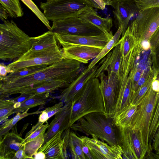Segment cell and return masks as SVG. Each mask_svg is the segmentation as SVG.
<instances>
[{
  "mask_svg": "<svg viewBox=\"0 0 159 159\" xmlns=\"http://www.w3.org/2000/svg\"><path fill=\"white\" fill-rule=\"evenodd\" d=\"M15 102L11 99L0 98V122L3 123L9 116L15 113Z\"/></svg>",
  "mask_w": 159,
  "mask_h": 159,
  "instance_id": "obj_32",
  "label": "cell"
},
{
  "mask_svg": "<svg viewBox=\"0 0 159 159\" xmlns=\"http://www.w3.org/2000/svg\"><path fill=\"white\" fill-rule=\"evenodd\" d=\"M27 110L22 112H17L13 118L7 120L0 126V138L7 133L16 124V123L22 119L30 115L40 113L42 111L39 110L34 112H28Z\"/></svg>",
  "mask_w": 159,
  "mask_h": 159,
  "instance_id": "obj_27",
  "label": "cell"
},
{
  "mask_svg": "<svg viewBox=\"0 0 159 159\" xmlns=\"http://www.w3.org/2000/svg\"><path fill=\"white\" fill-rule=\"evenodd\" d=\"M29 159L26 154L24 148H20L18 150L15 154L13 159Z\"/></svg>",
  "mask_w": 159,
  "mask_h": 159,
  "instance_id": "obj_43",
  "label": "cell"
},
{
  "mask_svg": "<svg viewBox=\"0 0 159 159\" xmlns=\"http://www.w3.org/2000/svg\"><path fill=\"white\" fill-rule=\"evenodd\" d=\"M9 14L7 10L2 5H0V18L3 21L7 20Z\"/></svg>",
  "mask_w": 159,
  "mask_h": 159,
  "instance_id": "obj_44",
  "label": "cell"
},
{
  "mask_svg": "<svg viewBox=\"0 0 159 159\" xmlns=\"http://www.w3.org/2000/svg\"><path fill=\"white\" fill-rule=\"evenodd\" d=\"M82 149L86 159H93L90 152L89 148L83 142Z\"/></svg>",
  "mask_w": 159,
  "mask_h": 159,
  "instance_id": "obj_45",
  "label": "cell"
},
{
  "mask_svg": "<svg viewBox=\"0 0 159 159\" xmlns=\"http://www.w3.org/2000/svg\"><path fill=\"white\" fill-rule=\"evenodd\" d=\"M47 1L48 2H51V1H57L59 0H45Z\"/></svg>",
  "mask_w": 159,
  "mask_h": 159,
  "instance_id": "obj_51",
  "label": "cell"
},
{
  "mask_svg": "<svg viewBox=\"0 0 159 159\" xmlns=\"http://www.w3.org/2000/svg\"><path fill=\"white\" fill-rule=\"evenodd\" d=\"M159 27V7L140 10L137 17L128 26L137 41H148Z\"/></svg>",
  "mask_w": 159,
  "mask_h": 159,
  "instance_id": "obj_8",
  "label": "cell"
},
{
  "mask_svg": "<svg viewBox=\"0 0 159 159\" xmlns=\"http://www.w3.org/2000/svg\"><path fill=\"white\" fill-rule=\"evenodd\" d=\"M64 58L62 49L57 45L40 51L29 50L7 66L13 72L34 66L44 65L49 66Z\"/></svg>",
  "mask_w": 159,
  "mask_h": 159,
  "instance_id": "obj_6",
  "label": "cell"
},
{
  "mask_svg": "<svg viewBox=\"0 0 159 159\" xmlns=\"http://www.w3.org/2000/svg\"><path fill=\"white\" fill-rule=\"evenodd\" d=\"M33 95L29 94L22 93L16 97L11 98L15 102L22 103Z\"/></svg>",
  "mask_w": 159,
  "mask_h": 159,
  "instance_id": "obj_42",
  "label": "cell"
},
{
  "mask_svg": "<svg viewBox=\"0 0 159 159\" xmlns=\"http://www.w3.org/2000/svg\"><path fill=\"white\" fill-rule=\"evenodd\" d=\"M49 30L51 27L49 20L32 0H21Z\"/></svg>",
  "mask_w": 159,
  "mask_h": 159,
  "instance_id": "obj_35",
  "label": "cell"
},
{
  "mask_svg": "<svg viewBox=\"0 0 159 159\" xmlns=\"http://www.w3.org/2000/svg\"><path fill=\"white\" fill-rule=\"evenodd\" d=\"M31 40L32 47L30 51H40L58 45L55 33L50 30L40 35L31 37Z\"/></svg>",
  "mask_w": 159,
  "mask_h": 159,
  "instance_id": "obj_23",
  "label": "cell"
},
{
  "mask_svg": "<svg viewBox=\"0 0 159 159\" xmlns=\"http://www.w3.org/2000/svg\"><path fill=\"white\" fill-rule=\"evenodd\" d=\"M0 3L7 10L11 18H16L23 16L19 0H0Z\"/></svg>",
  "mask_w": 159,
  "mask_h": 159,
  "instance_id": "obj_30",
  "label": "cell"
},
{
  "mask_svg": "<svg viewBox=\"0 0 159 159\" xmlns=\"http://www.w3.org/2000/svg\"><path fill=\"white\" fill-rule=\"evenodd\" d=\"M31 37L20 29L12 20L0 24V59L15 60L31 48Z\"/></svg>",
  "mask_w": 159,
  "mask_h": 159,
  "instance_id": "obj_2",
  "label": "cell"
},
{
  "mask_svg": "<svg viewBox=\"0 0 159 159\" xmlns=\"http://www.w3.org/2000/svg\"><path fill=\"white\" fill-rule=\"evenodd\" d=\"M72 102L65 103L62 108L55 115L45 133L44 143L55 134L70 128L69 122Z\"/></svg>",
  "mask_w": 159,
  "mask_h": 159,
  "instance_id": "obj_17",
  "label": "cell"
},
{
  "mask_svg": "<svg viewBox=\"0 0 159 159\" xmlns=\"http://www.w3.org/2000/svg\"><path fill=\"white\" fill-rule=\"evenodd\" d=\"M48 66L45 65L34 66L19 71H14L8 74L5 77L0 78V81H9L13 80L39 71Z\"/></svg>",
  "mask_w": 159,
  "mask_h": 159,
  "instance_id": "obj_33",
  "label": "cell"
},
{
  "mask_svg": "<svg viewBox=\"0 0 159 159\" xmlns=\"http://www.w3.org/2000/svg\"><path fill=\"white\" fill-rule=\"evenodd\" d=\"M55 34L57 41L63 47L78 45L92 46L102 49L112 38L104 33L97 35Z\"/></svg>",
  "mask_w": 159,
  "mask_h": 159,
  "instance_id": "obj_13",
  "label": "cell"
},
{
  "mask_svg": "<svg viewBox=\"0 0 159 159\" xmlns=\"http://www.w3.org/2000/svg\"><path fill=\"white\" fill-rule=\"evenodd\" d=\"M81 63L72 59L64 58L43 69L13 80L1 81L0 98L31 90L52 82L61 81L71 84L83 70Z\"/></svg>",
  "mask_w": 159,
  "mask_h": 159,
  "instance_id": "obj_1",
  "label": "cell"
},
{
  "mask_svg": "<svg viewBox=\"0 0 159 159\" xmlns=\"http://www.w3.org/2000/svg\"><path fill=\"white\" fill-rule=\"evenodd\" d=\"M102 49L92 46L77 45L63 47L62 50L65 58L87 64L90 60L96 58Z\"/></svg>",
  "mask_w": 159,
  "mask_h": 159,
  "instance_id": "obj_18",
  "label": "cell"
},
{
  "mask_svg": "<svg viewBox=\"0 0 159 159\" xmlns=\"http://www.w3.org/2000/svg\"><path fill=\"white\" fill-rule=\"evenodd\" d=\"M45 133V132L42 133L38 136L24 144L25 152L29 159H34V155L44 144Z\"/></svg>",
  "mask_w": 159,
  "mask_h": 159,
  "instance_id": "obj_29",
  "label": "cell"
},
{
  "mask_svg": "<svg viewBox=\"0 0 159 159\" xmlns=\"http://www.w3.org/2000/svg\"><path fill=\"white\" fill-rule=\"evenodd\" d=\"M150 43L152 51H155L159 47V27L152 37Z\"/></svg>",
  "mask_w": 159,
  "mask_h": 159,
  "instance_id": "obj_39",
  "label": "cell"
},
{
  "mask_svg": "<svg viewBox=\"0 0 159 159\" xmlns=\"http://www.w3.org/2000/svg\"><path fill=\"white\" fill-rule=\"evenodd\" d=\"M12 72L7 66L3 64H0V78L6 76L8 74Z\"/></svg>",
  "mask_w": 159,
  "mask_h": 159,
  "instance_id": "obj_41",
  "label": "cell"
},
{
  "mask_svg": "<svg viewBox=\"0 0 159 159\" xmlns=\"http://www.w3.org/2000/svg\"><path fill=\"white\" fill-rule=\"evenodd\" d=\"M99 66L95 65L91 68L86 67L76 79L62 91L60 100L66 103L71 102L75 96L90 79L95 77L96 71Z\"/></svg>",
  "mask_w": 159,
  "mask_h": 159,
  "instance_id": "obj_15",
  "label": "cell"
},
{
  "mask_svg": "<svg viewBox=\"0 0 159 159\" xmlns=\"http://www.w3.org/2000/svg\"><path fill=\"white\" fill-rule=\"evenodd\" d=\"M129 5L117 2L111 4L114 8L113 14L114 24L117 29L121 26L123 27L122 36L127 29L129 21L132 15Z\"/></svg>",
  "mask_w": 159,
  "mask_h": 159,
  "instance_id": "obj_21",
  "label": "cell"
},
{
  "mask_svg": "<svg viewBox=\"0 0 159 159\" xmlns=\"http://www.w3.org/2000/svg\"><path fill=\"white\" fill-rule=\"evenodd\" d=\"M80 136L88 147L93 159H122L123 152L119 145L111 146L94 136Z\"/></svg>",
  "mask_w": 159,
  "mask_h": 159,
  "instance_id": "obj_12",
  "label": "cell"
},
{
  "mask_svg": "<svg viewBox=\"0 0 159 159\" xmlns=\"http://www.w3.org/2000/svg\"><path fill=\"white\" fill-rule=\"evenodd\" d=\"M50 30L55 33L77 35H97L103 33L96 26L78 16L52 21Z\"/></svg>",
  "mask_w": 159,
  "mask_h": 159,
  "instance_id": "obj_10",
  "label": "cell"
},
{
  "mask_svg": "<svg viewBox=\"0 0 159 159\" xmlns=\"http://www.w3.org/2000/svg\"><path fill=\"white\" fill-rule=\"evenodd\" d=\"M159 125V94L154 115L149 129V145L151 147L152 142Z\"/></svg>",
  "mask_w": 159,
  "mask_h": 159,
  "instance_id": "obj_36",
  "label": "cell"
},
{
  "mask_svg": "<svg viewBox=\"0 0 159 159\" xmlns=\"http://www.w3.org/2000/svg\"><path fill=\"white\" fill-rule=\"evenodd\" d=\"M116 128L118 144L122 151L123 158H144L148 149L143 144L139 132L129 125Z\"/></svg>",
  "mask_w": 159,
  "mask_h": 159,
  "instance_id": "obj_7",
  "label": "cell"
},
{
  "mask_svg": "<svg viewBox=\"0 0 159 159\" xmlns=\"http://www.w3.org/2000/svg\"><path fill=\"white\" fill-rule=\"evenodd\" d=\"M123 31V27L121 26L113 35L112 37L102 48L99 55L89 63L88 66V68H91L94 66L100 60L107 55L111 49L120 43V38Z\"/></svg>",
  "mask_w": 159,
  "mask_h": 159,
  "instance_id": "obj_26",
  "label": "cell"
},
{
  "mask_svg": "<svg viewBox=\"0 0 159 159\" xmlns=\"http://www.w3.org/2000/svg\"><path fill=\"white\" fill-rule=\"evenodd\" d=\"M78 16L96 26L108 36L111 37L113 36L111 31L113 26L112 18L101 17L94 8L87 6Z\"/></svg>",
  "mask_w": 159,
  "mask_h": 159,
  "instance_id": "obj_20",
  "label": "cell"
},
{
  "mask_svg": "<svg viewBox=\"0 0 159 159\" xmlns=\"http://www.w3.org/2000/svg\"><path fill=\"white\" fill-rule=\"evenodd\" d=\"M152 147L156 152V154L159 155V125L152 140Z\"/></svg>",
  "mask_w": 159,
  "mask_h": 159,
  "instance_id": "obj_40",
  "label": "cell"
},
{
  "mask_svg": "<svg viewBox=\"0 0 159 159\" xmlns=\"http://www.w3.org/2000/svg\"><path fill=\"white\" fill-rule=\"evenodd\" d=\"M87 6L81 0H59L40 3L44 14L52 21L78 16Z\"/></svg>",
  "mask_w": 159,
  "mask_h": 159,
  "instance_id": "obj_9",
  "label": "cell"
},
{
  "mask_svg": "<svg viewBox=\"0 0 159 159\" xmlns=\"http://www.w3.org/2000/svg\"><path fill=\"white\" fill-rule=\"evenodd\" d=\"M159 94V93L153 91L151 86L138 106L136 112L128 125L139 132L143 144L148 151L149 149V129Z\"/></svg>",
  "mask_w": 159,
  "mask_h": 159,
  "instance_id": "obj_5",
  "label": "cell"
},
{
  "mask_svg": "<svg viewBox=\"0 0 159 159\" xmlns=\"http://www.w3.org/2000/svg\"><path fill=\"white\" fill-rule=\"evenodd\" d=\"M104 72L98 77L104 105V113L108 116L112 118L117 101L118 89L119 75L112 71Z\"/></svg>",
  "mask_w": 159,
  "mask_h": 159,
  "instance_id": "obj_11",
  "label": "cell"
},
{
  "mask_svg": "<svg viewBox=\"0 0 159 159\" xmlns=\"http://www.w3.org/2000/svg\"><path fill=\"white\" fill-rule=\"evenodd\" d=\"M93 0L99 6L101 10H104V9L106 5L102 0Z\"/></svg>",
  "mask_w": 159,
  "mask_h": 159,
  "instance_id": "obj_49",
  "label": "cell"
},
{
  "mask_svg": "<svg viewBox=\"0 0 159 159\" xmlns=\"http://www.w3.org/2000/svg\"><path fill=\"white\" fill-rule=\"evenodd\" d=\"M156 78L153 80L151 87L153 91L159 93V80H156Z\"/></svg>",
  "mask_w": 159,
  "mask_h": 159,
  "instance_id": "obj_46",
  "label": "cell"
},
{
  "mask_svg": "<svg viewBox=\"0 0 159 159\" xmlns=\"http://www.w3.org/2000/svg\"><path fill=\"white\" fill-rule=\"evenodd\" d=\"M123 57L120 43L101 60L98 64L95 77L98 78L104 71H112L119 75Z\"/></svg>",
  "mask_w": 159,
  "mask_h": 159,
  "instance_id": "obj_19",
  "label": "cell"
},
{
  "mask_svg": "<svg viewBox=\"0 0 159 159\" xmlns=\"http://www.w3.org/2000/svg\"><path fill=\"white\" fill-rule=\"evenodd\" d=\"M86 3L88 6L94 8L100 9L99 6L93 0H81Z\"/></svg>",
  "mask_w": 159,
  "mask_h": 159,
  "instance_id": "obj_47",
  "label": "cell"
},
{
  "mask_svg": "<svg viewBox=\"0 0 159 159\" xmlns=\"http://www.w3.org/2000/svg\"><path fill=\"white\" fill-rule=\"evenodd\" d=\"M112 120L104 112H92L80 118L70 128L95 136L111 146L116 145H118L116 128Z\"/></svg>",
  "mask_w": 159,
  "mask_h": 159,
  "instance_id": "obj_4",
  "label": "cell"
},
{
  "mask_svg": "<svg viewBox=\"0 0 159 159\" xmlns=\"http://www.w3.org/2000/svg\"><path fill=\"white\" fill-rule=\"evenodd\" d=\"M64 131H60L44 143L38 151L43 152L46 159L68 158L67 143Z\"/></svg>",
  "mask_w": 159,
  "mask_h": 159,
  "instance_id": "obj_14",
  "label": "cell"
},
{
  "mask_svg": "<svg viewBox=\"0 0 159 159\" xmlns=\"http://www.w3.org/2000/svg\"><path fill=\"white\" fill-rule=\"evenodd\" d=\"M106 4V5H109V4L112 0H102Z\"/></svg>",
  "mask_w": 159,
  "mask_h": 159,
  "instance_id": "obj_50",
  "label": "cell"
},
{
  "mask_svg": "<svg viewBox=\"0 0 159 159\" xmlns=\"http://www.w3.org/2000/svg\"><path fill=\"white\" fill-rule=\"evenodd\" d=\"M70 127L80 118L88 114L105 111L104 105L98 78L89 80L71 101Z\"/></svg>",
  "mask_w": 159,
  "mask_h": 159,
  "instance_id": "obj_3",
  "label": "cell"
},
{
  "mask_svg": "<svg viewBox=\"0 0 159 159\" xmlns=\"http://www.w3.org/2000/svg\"><path fill=\"white\" fill-rule=\"evenodd\" d=\"M49 124L47 122L45 124L40 125L37 128L33 130L29 131L26 134L25 138L22 142V144L24 145L25 143L32 140L42 133L46 132L48 129Z\"/></svg>",
  "mask_w": 159,
  "mask_h": 159,
  "instance_id": "obj_37",
  "label": "cell"
},
{
  "mask_svg": "<svg viewBox=\"0 0 159 159\" xmlns=\"http://www.w3.org/2000/svg\"><path fill=\"white\" fill-rule=\"evenodd\" d=\"M34 159H46V156L44 153L42 152L38 151L34 155Z\"/></svg>",
  "mask_w": 159,
  "mask_h": 159,
  "instance_id": "obj_48",
  "label": "cell"
},
{
  "mask_svg": "<svg viewBox=\"0 0 159 159\" xmlns=\"http://www.w3.org/2000/svg\"><path fill=\"white\" fill-rule=\"evenodd\" d=\"M13 130L0 138V159H13L15 153L24 148V139L17 132L16 126Z\"/></svg>",
  "mask_w": 159,
  "mask_h": 159,
  "instance_id": "obj_16",
  "label": "cell"
},
{
  "mask_svg": "<svg viewBox=\"0 0 159 159\" xmlns=\"http://www.w3.org/2000/svg\"><path fill=\"white\" fill-rule=\"evenodd\" d=\"M120 40L123 57L126 56L137 43L135 38L130 33L128 27Z\"/></svg>",
  "mask_w": 159,
  "mask_h": 159,
  "instance_id": "obj_31",
  "label": "cell"
},
{
  "mask_svg": "<svg viewBox=\"0 0 159 159\" xmlns=\"http://www.w3.org/2000/svg\"><path fill=\"white\" fill-rule=\"evenodd\" d=\"M67 148L70 151L71 158L74 159H86L82 149L83 141L80 137L70 130L69 128L65 130Z\"/></svg>",
  "mask_w": 159,
  "mask_h": 159,
  "instance_id": "obj_22",
  "label": "cell"
},
{
  "mask_svg": "<svg viewBox=\"0 0 159 159\" xmlns=\"http://www.w3.org/2000/svg\"><path fill=\"white\" fill-rule=\"evenodd\" d=\"M158 71L155 70L146 82L132 95L130 103L138 106L143 98L151 87L154 79L157 77Z\"/></svg>",
  "mask_w": 159,
  "mask_h": 159,
  "instance_id": "obj_28",
  "label": "cell"
},
{
  "mask_svg": "<svg viewBox=\"0 0 159 159\" xmlns=\"http://www.w3.org/2000/svg\"><path fill=\"white\" fill-rule=\"evenodd\" d=\"M134 2L139 11L159 7V0H136Z\"/></svg>",
  "mask_w": 159,
  "mask_h": 159,
  "instance_id": "obj_38",
  "label": "cell"
},
{
  "mask_svg": "<svg viewBox=\"0 0 159 159\" xmlns=\"http://www.w3.org/2000/svg\"><path fill=\"white\" fill-rule=\"evenodd\" d=\"M50 93H43L32 96L21 103L20 107L16 110L15 113L22 112L31 108L44 105L49 97Z\"/></svg>",
  "mask_w": 159,
  "mask_h": 159,
  "instance_id": "obj_25",
  "label": "cell"
},
{
  "mask_svg": "<svg viewBox=\"0 0 159 159\" xmlns=\"http://www.w3.org/2000/svg\"><path fill=\"white\" fill-rule=\"evenodd\" d=\"M64 103L62 101H60L51 107L46 108L40 113L39 117V120L43 123L47 122L51 117L62 108Z\"/></svg>",
  "mask_w": 159,
  "mask_h": 159,
  "instance_id": "obj_34",
  "label": "cell"
},
{
  "mask_svg": "<svg viewBox=\"0 0 159 159\" xmlns=\"http://www.w3.org/2000/svg\"><path fill=\"white\" fill-rule=\"evenodd\" d=\"M138 107V105L130 103L119 113L113 117V124L117 127L128 125L136 112Z\"/></svg>",
  "mask_w": 159,
  "mask_h": 159,
  "instance_id": "obj_24",
  "label": "cell"
}]
</instances>
